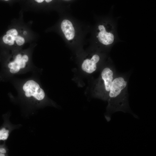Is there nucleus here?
<instances>
[{"label":"nucleus","mask_w":156,"mask_h":156,"mask_svg":"<svg viewBox=\"0 0 156 156\" xmlns=\"http://www.w3.org/2000/svg\"><path fill=\"white\" fill-rule=\"evenodd\" d=\"M116 74L112 65H108L102 69L94 90L96 97L106 100L113 80Z\"/></svg>","instance_id":"nucleus-2"},{"label":"nucleus","mask_w":156,"mask_h":156,"mask_svg":"<svg viewBox=\"0 0 156 156\" xmlns=\"http://www.w3.org/2000/svg\"><path fill=\"white\" fill-rule=\"evenodd\" d=\"M18 65L20 66V68H23L25 66V62L23 61L21 59Z\"/></svg>","instance_id":"nucleus-12"},{"label":"nucleus","mask_w":156,"mask_h":156,"mask_svg":"<svg viewBox=\"0 0 156 156\" xmlns=\"http://www.w3.org/2000/svg\"><path fill=\"white\" fill-rule=\"evenodd\" d=\"M20 69V68L18 65L15 66L10 68V71L12 73H15L18 72Z\"/></svg>","instance_id":"nucleus-11"},{"label":"nucleus","mask_w":156,"mask_h":156,"mask_svg":"<svg viewBox=\"0 0 156 156\" xmlns=\"http://www.w3.org/2000/svg\"><path fill=\"white\" fill-rule=\"evenodd\" d=\"M16 44L18 45H21L25 42L24 39L22 37L20 36H17L14 39Z\"/></svg>","instance_id":"nucleus-10"},{"label":"nucleus","mask_w":156,"mask_h":156,"mask_svg":"<svg viewBox=\"0 0 156 156\" xmlns=\"http://www.w3.org/2000/svg\"><path fill=\"white\" fill-rule=\"evenodd\" d=\"M21 59L23 61L26 62L28 61V57L27 55H25L22 57Z\"/></svg>","instance_id":"nucleus-13"},{"label":"nucleus","mask_w":156,"mask_h":156,"mask_svg":"<svg viewBox=\"0 0 156 156\" xmlns=\"http://www.w3.org/2000/svg\"><path fill=\"white\" fill-rule=\"evenodd\" d=\"M113 25L110 23L106 27L103 25L98 26L99 32L97 38L99 41L105 46H111L115 40L114 30Z\"/></svg>","instance_id":"nucleus-3"},{"label":"nucleus","mask_w":156,"mask_h":156,"mask_svg":"<svg viewBox=\"0 0 156 156\" xmlns=\"http://www.w3.org/2000/svg\"><path fill=\"white\" fill-rule=\"evenodd\" d=\"M14 66V62H10L8 65V67L10 68Z\"/></svg>","instance_id":"nucleus-14"},{"label":"nucleus","mask_w":156,"mask_h":156,"mask_svg":"<svg viewBox=\"0 0 156 156\" xmlns=\"http://www.w3.org/2000/svg\"><path fill=\"white\" fill-rule=\"evenodd\" d=\"M61 28L68 40L73 39L75 35V31L73 25L70 21L66 19L63 20L61 24Z\"/></svg>","instance_id":"nucleus-6"},{"label":"nucleus","mask_w":156,"mask_h":156,"mask_svg":"<svg viewBox=\"0 0 156 156\" xmlns=\"http://www.w3.org/2000/svg\"><path fill=\"white\" fill-rule=\"evenodd\" d=\"M5 156V155L3 154H2V153H1L0 154V156Z\"/></svg>","instance_id":"nucleus-18"},{"label":"nucleus","mask_w":156,"mask_h":156,"mask_svg":"<svg viewBox=\"0 0 156 156\" xmlns=\"http://www.w3.org/2000/svg\"><path fill=\"white\" fill-rule=\"evenodd\" d=\"M38 3H41L44 0H35Z\"/></svg>","instance_id":"nucleus-16"},{"label":"nucleus","mask_w":156,"mask_h":156,"mask_svg":"<svg viewBox=\"0 0 156 156\" xmlns=\"http://www.w3.org/2000/svg\"><path fill=\"white\" fill-rule=\"evenodd\" d=\"M0 152L1 153H6V151L5 149L3 148H0Z\"/></svg>","instance_id":"nucleus-15"},{"label":"nucleus","mask_w":156,"mask_h":156,"mask_svg":"<svg viewBox=\"0 0 156 156\" xmlns=\"http://www.w3.org/2000/svg\"><path fill=\"white\" fill-rule=\"evenodd\" d=\"M3 40L4 43L10 45H13L15 41L14 38L10 35L7 34L3 36Z\"/></svg>","instance_id":"nucleus-7"},{"label":"nucleus","mask_w":156,"mask_h":156,"mask_svg":"<svg viewBox=\"0 0 156 156\" xmlns=\"http://www.w3.org/2000/svg\"><path fill=\"white\" fill-rule=\"evenodd\" d=\"M9 131L3 128L0 130V140L7 139L8 136Z\"/></svg>","instance_id":"nucleus-8"},{"label":"nucleus","mask_w":156,"mask_h":156,"mask_svg":"<svg viewBox=\"0 0 156 156\" xmlns=\"http://www.w3.org/2000/svg\"><path fill=\"white\" fill-rule=\"evenodd\" d=\"M6 34L12 36L14 39L18 36V33L15 29H12L8 30L6 32Z\"/></svg>","instance_id":"nucleus-9"},{"label":"nucleus","mask_w":156,"mask_h":156,"mask_svg":"<svg viewBox=\"0 0 156 156\" xmlns=\"http://www.w3.org/2000/svg\"><path fill=\"white\" fill-rule=\"evenodd\" d=\"M52 0H45V1L47 3H49Z\"/></svg>","instance_id":"nucleus-17"},{"label":"nucleus","mask_w":156,"mask_h":156,"mask_svg":"<svg viewBox=\"0 0 156 156\" xmlns=\"http://www.w3.org/2000/svg\"><path fill=\"white\" fill-rule=\"evenodd\" d=\"M128 81L127 74L116 75L114 77L106 100L108 105L105 117L108 121L110 120L111 115L114 112L130 111L128 103Z\"/></svg>","instance_id":"nucleus-1"},{"label":"nucleus","mask_w":156,"mask_h":156,"mask_svg":"<svg viewBox=\"0 0 156 156\" xmlns=\"http://www.w3.org/2000/svg\"><path fill=\"white\" fill-rule=\"evenodd\" d=\"M23 90L25 92V95L27 97L33 96L38 100H41L45 97L44 92L39 85L35 81L29 80L23 87Z\"/></svg>","instance_id":"nucleus-4"},{"label":"nucleus","mask_w":156,"mask_h":156,"mask_svg":"<svg viewBox=\"0 0 156 156\" xmlns=\"http://www.w3.org/2000/svg\"><path fill=\"white\" fill-rule=\"evenodd\" d=\"M100 60L98 55L94 54L91 58L86 59L83 61L81 66L82 70L87 73H93L96 70Z\"/></svg>","instance_id":"nucleus-5"}]
</instances>
